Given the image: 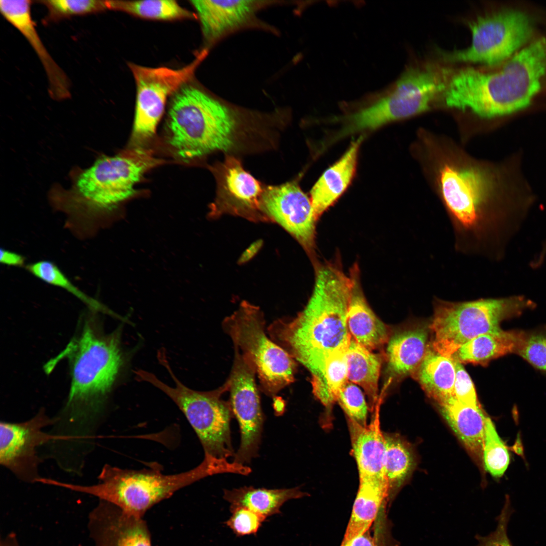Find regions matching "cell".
Wrapping results in <instances>:
<instances>
[{"instance_id":"6da1fadb","label":"cell","mask_w":546,"mask_h":546,"mask_svg":"<svg viewBox=\"0 0 546 546\" xmlns=\"http://www.w3.org/2000/svg\"><path fill=\"white\" fill-rule=\"evenodd\" d=\"M95 312L85 317L78 335L59 356L68 359L71 385L53 431L74 449L94 445L96 428L123 364L122 326L104 333Z\"/></svg>"},{"instance_id":"7a4b0ae2","label":"cell","mask_w":546,"mask_h":546,"mask_svg":"<svg viewBox=\"0 0 546 546\" xmlns=\"http://www.w3.org/2000/svg\"><path fill=\"white\" fill-rule=\"evenodd\" d=\"M352 280L336 263L316 267L313 292L306 306L290 321L269 328L280 346L316 375L332 353L348 347L351 336L347 313Z\"/></svg>"},{"instance_id":"3957f363","label":"cell","mask_w":546,"mask_h":546,"mask_svg":"<svg viewBox=\"0 0 546 546\" xmlns=\"http://www.w3.org/2000/svg\"><path fill=\"white\" fill-rule=\"evenodd\" d=\"M546 74V39L533 41L496 71L469 67L452 71L442 98L446 106L469 110L483 118L527 107Z\"/></svg>"},{"instance_id":"277c9868","label":"cell","mask_w":546,"mask_h":546,"mask_svg":"<svg viewBox=\"0 0 546 546\" xmlns=\"http://www.w3.org/2000/svg\"><path fill=\"white\" fill-rule=\"evenodd\" d=\"M240 113L189 82L171 97L166 140L173 154L190 161L236 145L242 125Z\"/></svg>"},{"instance_id":"5b68a950","label":"cell","mask_w":546,"mask_h":546,"mask_svg":"<svg viewBox=\"0 0 546 546\" xmlns=\"http://www.w3.org/2000/svg\"><path fill=\"white\" fill-rule=\"evenodd\" d=\"M232 471L229 461L205 456L194 468L175 474H164L158 468L135 470L106 464L97 484L79 485L56 480L54 484L95 496L128 514L144 518L151 508L178 490L205 477Z\"/></svg>"},{"instance_id":"8992f818","label":"cell","mask_w":546,"mask_h":546,"mask_svg":"<svg viewBox=\"0 0 546 546\" xmlns=\"http://www.w3.org/2000/svg\"><path fill=\"white\" fill-rule=\"evenodd\" d=\"M449 74L448 68L431 62L408 66L392 85L339 118L343 124L338 135L375 130L426 111L442 97Z\"/></svg>"},{"instance_id":"52a82bcc","label":"cell","mask_w":546,"mask_h":546,"mask_svg":"<svg viewBox=\"0 0 546 546\" xmlns=\"http://www.w3.org/2000/svg\"><path fill=\"white\" fill-rule=\"evenodd\" d=\"M160 163L150 151L132 148L98 159L77 174L70 189H56L53 194L72 208L110 214L135 195L144 174Z\"/></svg>"},{"instance_id":"ba28073f","label":"cell","mask_w":546,"mask_h":546,"mask_svg":"<svg viewBox=\"0 0 546 546\" xmlns=\"http://www.w3.org/2000/svg\"><path fill=\"white\" fill-rule=\"evenodd\" d=\"M534 307L533 301L522 296L463 302L435 298L429 326L434 335L432 348L442 355L451 357L471 339L501 329L502 322Z\"/></svg>"},{"instance_id":"9c48e42d","label":"cell","mask_w":546,"mask_h":546,"mask_svg":"<svg viewBox=\"0 0 546 546\" xmlns=\"http://www.w3.org/2000/svg\"><path fill=\"white\" fill-rule=\"evenodd\" d=\"M158 358L166 368L175 386H168L154 374L143 370L134 372L137 380L151 383L173 400L195 431L205 456L225 460L234 456L230 429L234 414L230 402L221 399L222 394L228 391L226 381L220 387L211 391L193 390L180 382L174 375L164 351H159Z\"/></svg>"},{"instance_id":"30bf717a","label":"cell","mask_w":546,"mask_h":546,"mask_svg":"<svg viewBox=\"0 0 546 546\" xmlns=\"http://www.w3.org/2000/svg\"><path fill=\"white\" fill-rule=\"evenodd\" d=\"M222 328L235 349L253 362L266 395L274 396L294 381V359L267 336L264 317L258 308L243 302L223 320Z\"/></svg>"},{"instance_id":"8fae6325","label":"cell","mask_w":546,"mask_h":546,"mask_svg":"<svg viewBox=\"0 0 546 546\" xmlns=\"http://www.w3.org/2000/svg\"><path fill=\"white\" fill-rule=\"evenodd\" d=\"M468 24L472 33L470 46L465 49L443 53L445 61L495 66L526 42L534 28L530 17L517 10L480 14Z\"/></svg>"},{"instance_id":"7c38bea8","label":"cell","mask_w":546,"mask_h":546,"mask_svg":"<svg viewBox=\"0 0 546 546\" xmlns=\"http://www.w3.org/2000/svg\"><path fill=\"white\" fill-rule=\"evenodd\" d=\"M204 57L201 53L190 64L175 69L129 65L136 85V104L131 135L133 148H143L154 135L168 98L190 81Z\"/></svg>"},{"instance_id":"4fadbf2b","label":"cell","mask_w":546,"mask_h":546,"mask_svg":"<svg viewBox=\"0 0 546 546\" xmlns=\"http://www.w3.org/2000/svg\"><path fill=\"white\" fill-rule=\"evenodd\" d=\"M230 377L226 381L229 401L241 433V443L233 462L246 465L257 456L264 421L255 383L256 372L251 360L235 349Z\"/></svg>"},{"instance_id":"5bb4252c","label":"cell","mask_w":546,"mask_h":546,"mask_svg":"<svg viewBox=\"0 0 546 546\" xmlns=\"http://www.w3.org/2000/svg\"><path fill=\"white\" fill-rule=\"evenodd\" d=\"M57 417H51L41 408L31 419L21 422L1 421L0 423V464L17 479L26 483H36L41 477L38 467L41 459L38 449L57 439L43 429L54 426Z\"/></svg>"},{"instance_id":"9a60e30c","label":"cell","mask_w":546,"mask_h":546,"mask_svg":"<svg viewBox=\"0 0 546 546\" xmlns=\"http://www.w3.org/2000/svg\"><path fill=\"white\" fill-rule=\"evenodd\" d=\"M260 210L293 236L309 252L315 247V216L312 204L295 180L264 187Z\"/></svg>"},{"instance_id":"2e32d148","label":"cell","mask_w":546,"mask_h":546,"mask_svg":"<svg viewBox=\"0 0 546 546\" xmlns=\"http://www.w3.org/2000/svg\"><path fill=\"white\" fill-rule=\"evenodd\" d=\"M217 184L211 215L224 211L248 213L260 210L264 186L243 168L236 157L227 155L224 161L210 167Z\"/></svg>"},{"instance_id":"e0dca14e","label":"cell","mask_w":546,"mask_h":546,"mask_svg":"<svg viewBox=\"0 0 546 546\" xmlns=\"http://www.w3.org/2000/svg\"><path fill=\"white\" fill-rule=\"evenodd\" d=\"M87 528L96 546H152L144 518L105 501L100 500L89 513Z\"/></svg>"},{"instance_id":"ac0fdd59","label":"cell","mask_w":546,"mask_h":546,"mask_svg":"<svg viewBox=\"0 0 546 546\" xmlns=\"http://www.w3.org/2000/svg\"><path fill=\"white\" fill-rule=\"evenodd\" d=\"M29 0L0 1L3 17L26 38L40 61L47 76L49 93L54 100L71 97V83L63 70L53 59L37 31L32 19Z\"/></svg>"},{"instance_id":"d6986e66","label":"cell","mask_w":546,"mask_h":546,"mask_svg":"<svg viewBox=\"0 0 546 546\" xmlns=\"http://www.w3.org/2000/svg\"><path fill=\"white\" fill-rule=\"evenodd\" d=\"M199 20L203 38L211 45L250 24L265 1H191Z\"/></svg>"},{"instance_id":"ffe728a7","label":"cell","mask_w":546,"mask_h":546,"mask_svg":"<svg viewBox=\"0 0 546 546\" xmlns=\"http://www.w3.org/2000/svg\"><path fill=\"white\" fill-rule=\"evenodd\" d=\"M350 277L352 287L347 313L349 332L357 343L368 350L380 349L390 338L388 328L375 315L366 301L356 264L351 268Z\"/></svg>"},{"instance_id":"44dd1931","label":"cell","mask_w":546,"mask_h":546,"mask_svg":"<svg viewBox=\"0 0 546 546\" xmlns=\"http://www.w3.org/2000/svg\"><path fill=\"white\" fill-rule=\"evenodd\" d=\"M363 137L351 142L343 155L327 169L312 187L310 200L317 219L341 197L354 178Z\"/></svg>"},{"instance_id":"7402d4cb","label":"cell","mask_w":546,"mask_h":546,"mask_svg":"<svg viewBox=\"0 0 546 546\" xmlns=\"http://www.w3.org/2000/svg\"><path fill=\"white\" fill-rule=\"evenodd\" d=\"M378 404L372 420L366 426L348 419L351 451L359 477L384 478L385 439L384 433L380 429Z\"/></svg>"},{"instance_id":"603a6c76","label":"cell","mask_w":546,"mask_h":546,"mask_svg":"<svg viewBox=\"0 0 546 546\" xmlns=\"http://www.w3.org/2000/svg\"><path fill=\"white\" fill-rule=\"evenodd\" d=\"M438 404L458 437L473 458L482 465L486 417L480 406L463 403L454 396Z\"/></svg>"},{"instance_id":"cb8c5ba5","label":"cell","mask_w":546,"mask_h":546,"mask_svg":"<svg viewBox=\"0 0 546 546\" xmlns=\"http://www.w3.org/2000/svg\"><path fill=\"white\" fill-rule=\"evenodd\" d=\"M428 339V331L422 327L398 332L390 338L385 355L389 380L414 375L429 347Z\"/></svg>"},{"instance_id":"d4e9b609","label":"cell","mask_w":546,"mask_h":546,"mask_svg":"<svg viewBox=\"0 0 546 546\" xmlns=\"http://www.w3.org/2000/svg\"><path fill=\"white\" fill-rule=\"evenodd\" d=\"M359 478L358 491L342 542L369 529L389 501L388 487L384 478Z\"/></svg>"},{"instance_id":"484cf974","label":"cell","mask_w":546,"mask_h":546,"mask_svg":"<svg viewBox=\"0 0 546 546\" xmlns=\"http://www.w3.org/2000/svg\"><path fill=\"white\" fill-rule=\"evenodd\" d=\"M523 333V330L501 329L481 334L462 345L452 357L462 363L486 365L501 356L516 354Z\"/></svg>"},{"instance_id":"4316f807","label":"cell","mask_w":546,"mask_h":546,"mask_svg":"<svg viewBox=\"0 0 546 546\" xmlns=\"http://www.w3.org/2000/svg\"><path fill=\"white\" fill-rule=\"evenodd\" d=\"M412 377L438 404L454 396L456 370L452 357H446L428 347Z\"/></svg>"},{"instance_id":"83f0119b","label":"cell","mask_w":546,"mask_h":546,"mask_svg":"<svg viewBox=\"0 0 546 546\" xmlns=\"http://www.w3.org/2000/svg\"><path fill=\"white\" fill-rule=\"evenodd\" d=\"M299 487L269 489L244 486L223 491V498L232 506L247 507L267 518L280 513V509L287 501L306 496Z\"/></svg>"},{"instance_id":"f1b7e54d","label":"cell","mask_w":546,"mask_h":546,"mask_svg":"<svg viewBox=\"0 0 546 546\" xmlns=\"http://www.w3.org/2000/svg\"><path fill=\"white\" fill-rule=\"evenodd\" d=\"M348 381L364 390L370 410L374 411L378 401V381L383 355L374 353L351 338L346 352Z\"/></svg>"},{"instance_id":"f546056e","label":"cell","mask_w":546,"mask_h":546,"mask_svg":"<svg viewBox=\"0 0 546 546\" xmlns=\"http://www.w3.org/2000/svg\"><path fill=\"white\" fill-rule=\"evenodd\" d=\"M384 478L390 500L412 472L415 462L412 449L400 437L390 433H384Z\"/></svg>"},{"instance_id":"4dcf8cb0","label":"cell","mask_w":546,"mask_h":546,"mask_svg":"<svg viewBox=\"0 0 546 546\" xmlns=\"http://www.w3.org/2000/svg\"><path fill=\"white\" fill-rule=\"evenodd\" d=\"M347 349L339 350L330 355L319 373L311 377L314 395L327 407L336 401L339 392L348 382Z\"/></svg>"},{"instance_id":"1f68e13d","label":"cell","mask_w":546,"mask_h":546,"mask_svg":"<svg viewBox=\"0 0 546 546\" xmlns=\"http://www.w3.org/2000/svg\"><path fill=\"white\" fill-rule=\"evenodd\" d=\"M110 10L118 11L142 18L157 20L192 19L195 14L172 0L109 1Z\"/></svg>"},{"instance_id":"d6a6232c","label":"cell","mask_w":546,"mask_h":546,"mask_svg":"<svg viewBox=\"0 0 546 546\" xmlns=\"http://www.w3.org/2000/svg\"><path fill=\"white\" fill-rule=\"evenodd\" d=\"M27 268L33 275L44 282L61 287L73 294L85 303L92 311L107 313L122 320V317L75 286L54 262L41 260L28 265Z\"/></svg>"},{"instance_id":"836d02e7","label":"cell","mask_w":546,"mask_h":546,"mask_svg":"<svg viewBox=\"0 0 546 546\" xmlns=\"http://www.w3.org/2000/svg\"><path fill=\"white\" fill-rule=\"evenodd\" d=\"M35 2L43 5L47 14L43 23H56L74 16L97 14L109 10V1L43 0Z\"/></svg>"},{"instance_id":"e575fe53","label":"cell","mask_w":546,"mask_h":546,"mask_svg":"<svg viewBox=\"0 0 546 546\" xmlns=\"http://www.w3.org/2000/svg\"><path fill=\"white\" fill-rule=\"evenodd\" d=\"M483 463L485 469L495 477H501L510 463L508 448L499 437L493 422L489 417L486 419Z\"/></svg>"},{"instance_id":"d590c367","label":"cell","mask_w":546,"mask_h":546,"mask_svg":"<svg viewBox=\"0 0 546 546\" xmlns=\"http://www.w3.org/2000/svg\"><path fill=\"white\" fill-rule=\"evenodd\" d=\"M516 354L535 369L546 374V325L523 330Z\"/></svg>"},{"instance_id":"8d00e7d4","label":"cell","mask_w":546,"mask_h":546,"mask_svg":"<svg viewBox=\"0 0 546 546\" xmlns=\"http://www.w3.org/2000/svg\"><path fill=\"white\" fill-rule=\"evenodd\" d=\"M336 401L348 419L361 426L367 425L369 407L363 392L357 385L348 382L339 392Z\"/></svg>"},{"instance_id":"74e56055","label":"cell","mask_w":546,"mask_h":546,"mask_svg":"<svg viewBox=\"0 0 546 546\" xmlns=\"http://www.w3.org/2000/svg\"><path fill=\"white\" fill-rule=\"evenodd\" d=\"M232 513L224 522L238 536L256 534L266 518L243 506H230Z\"/></svg>"},{"instance_id":"f35d334b","label":"cell","mask_w":546,"mask_h":546,"mask_svg":"<svg viewBox=\"0 0 546 546\" xmlns=\"http://www.w3.org/2000/svg\"><path fill=\"white\" fill-rule=\"evenodd\" d=\"M513 513L510 502L506 500L500 513L497 517L495 529L486 536L477 535L475 546H513L507 534V527Z\"/></svg>"},{"instance_id":"ab89813d","label":"cell","mask_w":546,"mask_h":546,"mask_svg":"<svg viewBox=\"0 0 546 546\" xmlns=\"http://www.w3.org/2000/svg\"><path fill=\"white\" fill-rule=\"evenodd\" d=\"M456 378L454 397L459 401L468 404L480 406L474 384L462 363L453 357Z\"/></svg>"},{"instance_id":"60d3db41","label":"cell","mask_w":546,"mask_h":546,"mask_svg":"<svg viewBox=\"0 0 546 546\" xmlns=\"http://www.w3.org/2000/svg\"><path fill=\"white\" fill-rule=\"evenodd\" d=\"M376 527V532L374 534H371L370 528L363 533L346 541L342 542L340 546H397L396 542L391 537L382 540V538L389 534L382 536L384 532H382V528L380 530V525Z\"/></svg>"},{"instance_id":"b9f144b4","label":"cell","mask_w":546,"mask_h":546,"mask_svg":"<svg viewBox=\"0 0 546 546\" xmlns=\"http://www.w3.org/2000/svg\"><path fill=\"white\" fill-rule=\"evenodd\" d=\"M24 257L17 253L5 249L0 250V262L8 265L20 266L24 264Z\"/></svg>"},{"instance_id":"7bdbcfd3","label":"cell","mask_w":546,"mask_h":546,"mask_svg":"<svg viewBox=\"0 0 546 546\" xmlns=\"http://www.w3.org/2000/svg\"><path fill=\"white\" fill-rule=\"evenodd\" d=\"M0 546H20L16 534L11 532L1 538Z\"/></svg>"},{"instance_id":"ee69618b","label":"cell","mask_w":546,"mask_h":546,"mask_svg":"<svg viewBox=\"0 0 546 546\" xmlns=\"http://www.w3.org/2000/svg\"><path fill=\"white\" fill-rule=\"evenodd\" d=\"M259 247L258 243H255L254 245L251 246L246 252L245 254L243 255V259H246L251 257V256L255 253L256 251Z\"/></svg>"}]
</instances>
